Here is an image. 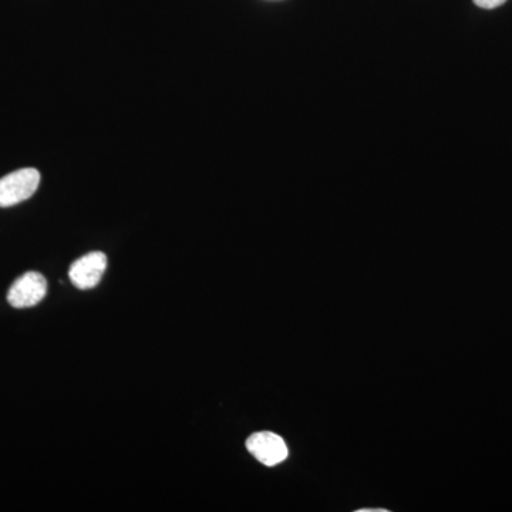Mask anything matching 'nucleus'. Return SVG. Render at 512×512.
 <instances>
[{"label": "nucleus", "instance_id": "nucleus-1", "mask_svg": "<svg viewBox=\"0 0 512 512\" xmlns=\"http://www.w3.org/2000/svg\"><path fill=\"white\" fill-rule=\"evenodd\" d=\"M40 184V174L35 168H22L0 178V208L13 207L29 200Z\"/></svg>", "mask_w": 512, "mask_h": 512}, {"label": "nucleus", "instance_id": "nucleus-2", "mask_svg": "<svg viewBox=\"0 0 512 512\" xmlns=\"http://www.w3.org/2000/svg\"><path fill=\"white\" fill-rule=\"evenodd\" d=\"M47 282L39 272H28L10 286L8 302L13 308L23 309L35 306L45 299Z\"/></svg>", "mask_w": 512, "mask_h": 512}, {"label": "nucleus", "instance_id": "nucleus-3", "mask_svg": "<svg viewBox=\"0 0 512 512\" xmlns=\"http://www.w3.org/2000/svg\"><path fill=\"white\" fill-rule=\"evenodd\" d=\"M247 448L259 463L268 467L278 466L288 458L284 439L271 431L252 434L247 440Z\"/></svg>", "mask_w": 512, "mask_h": 512}, {"label": "nucleus", "instance_id": "nucleus-4", "mask_svg": "<svg viewBox=\"0 0 512 512\" xmlns=\"http://www.w3.org/2000/svg\"><path fill=\"white\" fill-rule=\"evenodd\" d=\"M106 268L107 256L103 252H90L70 266V281L76 288L83 289V291L96 288L100 284Z\"/></svg>", "mask_w": 512, "mask_h": 512}, {"label": "nucleus", "instance_id": "nucleus-5", "mask_svg": "<svg viewBox=\"0 0 512 512\" xmlns=\"http://www.w3.org/2000/svg\"><path fill=\"white\" fill-rule=\"evenodd\" d=\"M507 0H474V3L478 6V8L483 9H495L498 6L504 5Z\"/></svg>", "mask_w": 512, "mask_h": 512}, {"label": "nucleus", "instance_id": "nucleus-6", "mask_svg": "<svg viewBox=\"0 0 512 512\" xmlns=\"http://www.w3.org/2000/svg\"><path fill=\"white\" fill-rule=\"evenodd\" d=\"M357 512H389V511L384 510V508H382V510H375V508H373V510H369V508H365V510H359Z\"/></svg>", "mask_w": 512, "mask_h": 512}]
</instances>
